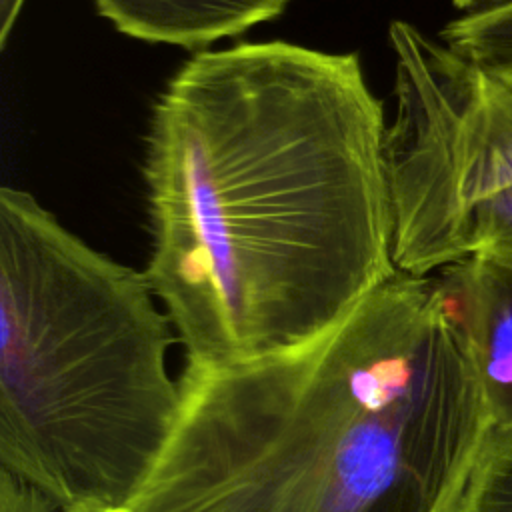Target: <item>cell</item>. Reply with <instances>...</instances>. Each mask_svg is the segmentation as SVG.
<instances>
[{
	"label": "cell",
	"mask_w": 512,
	"mask_h": 512,
	"mask_svg": "<svg viewBox=\"0 0 512 512\" xmlns=\"http://www.w3.org/2000/svg\"><path fill=\"white\" fill-rule=\"evenodd\" d=\"M62 512H134L130 504H106L94 500H82L66 506Z\"/></svg>",
	"instance_id": "cell-12"
},
{
	"label": "cell",
	"mask_w": 512,
	"mask_h": 512,
	"mask_svg": "<svg viewBox=\"0 0 512 512\" xmlns=\"http://www.w3.org/2000/svg\"><path fill=\"white\" fill-rule=\"evenodd\" d=\"M438 38L492 74H512V2L464 12L450 20Z\"/></svg>",
	"instance_id": "cell-8"
},
{
	"label": "cell",
	"mask_w": 512,
	"mask_h": 512,
	"mask_svg": "<svg viewBox=\"0 0 512 512\" xmlns=\"http://www.w3.org/2000/svg\"><path fill=\"white\" fill-rule=\"evenodd\" d=\"M490 430H512V264L466 256L438 270Z\"/></svg>",
	"instance_id": "cell-5"
},
{
	"label": "cell",
	"mask_w": 512,
	"mask_h": 512,
	"mask_svg": "<svg viewBox=\"0 0 512 512\" xmlns=\"http://www.w3.org/2000/svg\"><path fill=\"white\" fill-rule=\"evenodd\" d=\"M394 118L384 132L396 270L428 276L454 222L512 184V74H492L410 22L388 28Z\"/></svg>",
	"instance_id": "cell-4"
},
{
	"label": "cell",
	"mask_w": 512,
	"mask_h": 512,
	"mask_svg": "<svg viewBox=\"0 0 512 512\" xmlns=\"http://www.w3.org/2000/svg\"><path fill=\"white\" fill-rule=\"evenodd\" d=\"M26 0H0V46L4 48Z\"/></svg>",
	"instance_id": "cell-11"
},
{
	"label": "cell",
	"mask_w": 512,
	"mask_h": 512,
	"mask_svg": "<svg viewBox=\"0 0 512 512\" xmlns=\"http://www.w3.org/2000/svg\"><path fill=\"white\" fill-rule=\"evenodd\" d=\"M134 512H456L490 434L438 276L396 272L316 340L186 364Z\"/></svg>",
	"instance_id": "cell-2"
},
{
	"label": "cell",
	"mask_w": 512,
	"mask_h": 512,
	"mask_svg": "<svg viewBox=\"0 0 512 512\" xmlns=\"http://www.w3.org/2000/svg\"><path fill=\"white\" fill-rule=\"evenodd\" d=\"M58 502L36 484L0 466V512H54Z\"/></svg>",
	"instance_id": "cell-10"
},
{
	"label": "cell",
	"mask_w": 512,
	"mask_h": 512,
	"mask_svg": "<svg viewBox=\"0 0 512 512\" xmlns=\"http://www.w3.org/2000/svg\"><path fill=\"white\" fill-rule=\"evenodd\" d=\"M290 0H94L122 34L200 50L284 12ZM202 52V50H200Z\"/></svg>",
	"instance_id": "cell-6"
},
{
	"label": "cell",
	"mask_w": 512,
	"mask_h": 512,
	"mask_svg": "<svg viewBox=\"0 0 512 512\" xmlns=\"http://www.w3.org/2000/svg\"><path fill=\"white\" fill-rule=\"evenodd\" d=\"M456 512H512V430H490Z\"/></svg>",
	"instance_id": "cell-9"
},
{
	"label": "cell",
	"mask_w": 512,
	"mask_h": 512,
	"mask_svg": "<svg viewBox=\"0 0 512 512\" xmlns=\"http://www.w3.org/2000/svg\"><path fill=\"white\" fill-rule=\"evenodd\" d=\"M466 256L512 264V184L474 202L448 230L432 258V272Z\"/></svg>",
	"instance_id": "cell-7"
},
{
	"label": "cell",
	"mask_w": 512,
	"mask_h": 512,
	"mask_svg": "<svg viewBox=\"0 0 512 512\" xmlns=\"http://www.w3.org/2000/svg\"><path fill=\"white\" fill-rule=\"evenodd\" d=\"M384 132L352 52L240 42L182 64L148 132L144 274L186 364L308 344L398 272Z\"/></svg>",
	"instance_id": "cell-1"
},
{
	"label": "cell",
	"mask_w": 512,
	"mask_h": 512,
	"mask_svg": "<svg viewBox=\"0 0 512 512\" xmlns=\"http://www.w3.org/2000/svg\"><path fill=\"white\" fill-rule=\"evenodd\" d=\"M154 296L32 194L0 190V466L60 510L130 504L172 436L182 396Z\"/></svg>",
	"instance_id": "cell-3"
},
{
	"label": "cell",
	"mask_w": 512,
	"mask_h": 512,
	"mask_svg": "<svg viewBox=\"0 0 512 512\" xmlns=\"http://www.w3.org/2000/svg\"><path fill=\"white\" fill-rule=\"evenodd\" d=\"M512 0H452V4L458 10L464 12H472V10H480V8H492V6H504L510 4Z\"/></svg>",
	"instance_id": "cell-13"
}]
</instances>
